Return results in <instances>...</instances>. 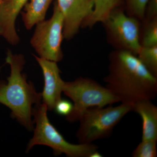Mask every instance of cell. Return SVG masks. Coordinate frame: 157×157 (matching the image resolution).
Wrapping results in <instances>:
<instances>
[{"label":"cell","mask_w":157,"mask_h":157,"mask_svg":"<svg viewBox=\"0 0 157 157\" xmlns=\"http://www.w3.org/2000/svg\"><path fill=\"white\" fill-rule=\"evenodd\" d=\"M92 14L82 24L81 28H92L102 23L113 10L124 7V0H94Z\"/></svg>","instance_id":"4fadbf2b"},{"label":"cell","mask_w":157,"mask_h":157,"mask_svg":"<svg viewBox=\"0 0 157 157\" xmlns=\"http://www.w3.org/2000/svg\"><path fill=\"white\" fill-rule=\"evenodd\" d=\"M36 25L31 44L39 57L56 63L61 61L63 57L61 44L64 38V19L55 2L52 17Z\"/></svg>","instance_id":"52a82bcc"},{"label":"cell","mask_w":157,"mask_h":157,"mask_svg":"<svg viewBox=\"0 0 157 157\" xmlns=\"http://www.w3.org/2000/svg\"><path fill=\"white\" fill-rule=\"evenodd\" d=\"M63 92L73 102L72 111L66 117L70 122L79 121L91 107H103L120 102L106 86L89 78L80 77L73 81L65 82Z\"/></svg>","instance_id":"277c9868"},{"label":"cell","mask_w":157,"mask_h":157,"mask_svg":"<svg viewBox=\"0 0 157 157\" xmlns=\"http://www.w3.org/2000/svg\"><path fill=\"white\" fill-rule=\"evenodd\" d=\"M42 69L44 76V85L42 93L43 104L48 110L54 109L56 105L62 99L61 94L65 82L61 77L60 70L57 63L34 56Z\"/></svg>","instance_id":"9c48e42d"},{"label":"cell","mask_w":157,"mask_h":157,"mask_svg":"<svg viewBox=\"0 0 157 157\" xmlns=\"http://www.w3.org/2000/svg\"><path fill=\"white\" fill-rule=\"evenodd\" d=\"M47 111V107L43 103L34 106L33 116L36 125L26 152L35 145H43L52 149L55 155L65 154L70 157H90L94 152L98 150V147L92 143L75 144L67 141L49 121Z\"/></svg>","instance_id":"3957f363"},{"label":"cell","mask_w":157,"mask_h":157,"mask_svg":"<svg viewBox=\"0 0 157 157\" xmlns=\"http://www.w3.org/2000/svg\"><path fill=\"white\" fill-rule=\"evenodd\" d=\"M55 2L63 17L64 38L70 40L92 14L94 0H56Z\"/></svg>","instance_id":"ba28073f"},{"label":"cell","mask_w":157,"mask_h":157,"mask_svg":"<svg viewBox=\"0 0 157 157\" xmlns=\"http://www.w3.org/2000/svg\"><path fill=\"white\" fill-rule=\"evenodd\" d=\"M103 156V155H101L100 152L98 151V150H97L94 152L90 157H102Z\"/></svg>","instance_id":"ffe728a7"},{"label":"cell","mask_w":157,"mask_h":157,"mask_svg":"<svg viewBox=\"0 0 157 157\" xmlns=\"http://www.w3.org/2000/svg\"><path fill=\"white\" fill-rule=\"evenodd\" d=\"M102 23L108 42L115 49L137 55L141 47L140 21L129 16L124 7H120L112 11Z\"/></svg>","instance_id":"8992f818"},{"label":"cell","mask_w":157,"mask_h":157,"mask_svg":"<svg viewBox=\"0 0 157 157\" xmlns=\"http://www.w3.org/2000/svg\"><path fill=\"white\" fill-rule=\"evenodd\" d=\"M6 62L10 65L11 73L8 81H0V104L11 109V117L32 131L34 128L33 107L41 103L42 93L37 92L22 73L25 63L22 55L14 54L9 50Z\"/></svg>","instance_id":"7a4b0ae2"},{"label":"cell","mask_w":157,"mask_h":157,"mask_svg":"<svg viewBox=\"0 0 157 157\" xmlns=\"http://www.w3.org/2000/svg\"><path fill=\"white\" fill-rule=\"evenodd\" d=\"M133 110L131 104L116 107H93L88 109L79 120L76 136L80 144L92 143L94 140L109 137L114 127L127 113Z\"/></svg>","instance_id":"5b68a950"},{"label":"cell","mask_w":157,"mask_h":157,"mask_svg":"<svg viewBox=\"0 0 157 157\" xmlns=\"http://www.w3.org/2000/svg\"><path fill=\"white\" fill-rule=\"evenodd\" d=\"M155 17H157V0H149L143 21L150 20Z\"/></svg>","instance_id":"d6986e66"},{"label":"cell","mask_w":157,"mask_h":157,"mask_svg":"<svg viewBox=\"0 0 157 157\" xmlns=\"http://www.w3.org/2000/svg\"><path fill=\"white\" fill-rule=\"evenodd\" d=\"M151 101L142 100L133 106V110L142 121V140L157 141V107Z\"/></svg>","instance_id":"8fae6325"},{"label":"cell","mask_w":157,"mask_h":157,"mask_svg":"<svg viewBox=\"0 0 157 157\" xmlns=\"http://www.w3.org/2000/svg\"><path fill=\"white\" fill-rule=\"evenodd\" d=\"M149 0H124V9L128 15L143 21Z\"/></svg>","instance_id":"2e32d148"},{"label":"cell","mask_w":157,"mask_h":157,"mask_svg":"<svg viewBox=\"0 0 157 157\" xmlns=\"http://www.w3.org/2000/svg\"><path fill=\"white\" fill-rule=\"evenodd\" d=\"M73 104L70 101L61 99L57 103L55 107L56 113L60 115L67 116L72 111Z\"/></svg>","instance_id":"ac0fdd59"},{"label":"cell","mask_w":157,"mask_h":157,"mask_svg":"<svg viewBox=\"0 0 157 157\" xmlns=\"http://www.w3.org/2000/svg\"><path fill=\"white\" fill-rule=\"evenodd\" d=\"M137 56L147 69L157 77V45L141 46Z\"/></svg>","instance_id":"9a60e30c"},{"label":"cell","mask_w":157,"mask_h":157,"mask_svg":"<svg viewBox=\"0 0 157 157\" xmlns=\"http://www.w3.org/2000/svg\"><path fill=\"white\" fill-rule=\"evenodd\" d=\"M2 0H0V8H1V4H2Z\"/></svg>","instance_id":"44dd1931"},{"label":"cell","mask_w":157,"mask_h":157,"mask_svg":"<svg viewBox=\"0 0 157 157\" xmlns=\"http://www.w3.org/2000/svg\"><path fill=\"white\" fill-rule=\"evenodd\" d=\"M140 44L142 47L157 45V17L141 22Z\"/></svg>","instance_id":"5bb4252c"},{"label":"cell","mask_w":157,"mask_h":157,"mask_svg":"<svg viewBox=\"0 0 157 157\" xmlns=\"http://www.w3.org/2000/svg\"><path fill=\"white\" fill-rule=\"evenodd\" d=\"M157 140H142L132 152L134 157H156Z\"/></svg>","instance_id":"e0dca14e"},{"label":"cell","mask_w":157,"mask_h":157,"mask_svg":"<svg viewBox=\"0 0 157 157\" xmlns=\"http://www.w3.org/2000/svg\"><path fill=\"white\" fill-rule=\"evenodd\" d=\"M29 0H2L0 8V36L12 45L19 42L15 28L17 16Z\"/></svg>","instance_id":"30bf717a"},{"label":"cell","mask_w":157,"mask_h":157,"mask_svg":"<svg viewBox=\"0 0 157 157\" xmlns=\"http://www.w3.org/2000/svg\"><path fill=\"white\" fill-rule=\"evenodd\" d=\"M106 87L123 104H134L156 97L157 77L140 62L137 56L124 50L113 51L109 56Z\"/></svg>","instance_id":"6da1fadb"},{"label":"cell","mask_w":157,"mask_h":157,"mask_svg":"<svg viewBox=\"0 0 157 157\" xmlns=\"http://www.w3.org/2000/svg\"><path fill=\"white\" fill-rule=\"evenodd\" d=\"M53 0H30L21 12L26 28L30 30L34 25L45 20L49 6Z\"/></svg>","instance_id":"7c38bea8"}]
</instances>
